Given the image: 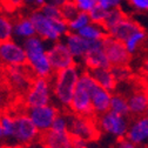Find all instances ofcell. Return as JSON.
<instances>
[{
	"mask_svg": "<svg viewBox=\"0 0 148 148\" xmlns=\"http://www.w3.org/2000/svg\"><path fill=\"white\" fill-rule=\"evenodd\" d=\"M122 3L123 0H98V6L102 8L103 11L108 12L115 8H122Z\"/></svg>",
	"mask_w": 148,
	"mask_h": 148,
	"instance_id": "d590c367",
	"label": "cell"
},
{
	"mask_svg": "<svg viewBox=\"0 0 148 148\" xmlns=\"http://www.w3.org/2000/svg\"><path fill=\"white\" fill-rule=\"evenodd\" d=\"M98 86L97 81L89 74L88 71L84 69L79 78L75 92L73 94L72 101L68 106V112L74 115L95 118L93 114L90 103V92Z\"/></svg>",
	"mask_w": 148,
	"mask_h": 148,
	"instance_id": "3957f363",
	"label": "cell"
},
{
	"mask_svg": "<svg viewBox=\"0 0 148 148\" xmlns=\"http://www.w3.org/2000/svg\"><path fill=\"white\" fill-rule=\"evenodd\" d=\"M45 16L51 18V19H60L61 18V12H60V7L57 5H53L51 3H45L42 5V7L39 10Z\"/></svg>",
	"mask_w": 148,
	"mask_h": 148,
	"instance_id": "1f68e13d",
	"label": "cell"
},
{
	"mask_svg": "<svg viewBox=\"0 0 148 148\" xmlns=\"http://www.w3.org/2000/svg\"><path fill=\"white\" fill-rule=\"evenodd\" d=\"M51 129L55 132H67L68 131V112L66 113L59 112V114L55 116L52 123Z\"/></svg>",
	"mask_w": 148,
	"mask_h": 148,
	"instance_id": "4dcf8cb0",
	"label": "cell"
},
{
	"mask_svg": "<svg viewBox=\"0 0 148 148\" xmlns=\"http://www.w3.org/2000/svg\"><path fill=\"white\" fill-rule=\"evenodd\" d=\"M3 148H24L19 145H3Z\"/></svg>",
	"mask_w": 148,
	"mask_h": 148,
	"instance_id": "ee69618b",
	"label": "cell"
},
{
	"mask_svg": "<svg viewBox=\"0 0 148 148\" xmlns=\"http://www.w3.org/2000/svg\"><path fill=\"white\" fill-rule=\"evenodd\" d=\"M109 110L115 114L129 118V108L127 103V98L126 95L121 93H112V98H110V103H109Z\"/></svg>",
	"mask_w": 148,
	"mask_h": 148,
	"instance_id": "d4e9b609",
	"label": "cell"
},
{
	"mask_svg": "<svg viewBox=\"0 0 148 148\" xmlns=\"http://www.w3.org/2000/svg\"><path fill=\"white\" fill-rule=\"evenodd\" d=\"M0 64L5 68L26 66V54L23 44L15 39L0 42Z\"/></svg>",
	"mask_w": 148,
	"mask_h": 148,
	"instance_id": "9c48e42d",
	"label": "cell"
},
{
	"mask_svg": "<svg viewBox=\"0 0 148 148\" xmlns=\"http://www.w3.org/2000/svg\"><path fill=\"white\" fill-rule=\"evenodd\" d=\"M5 82L8 87H11L14 92L20 94H25L28 89L32 79L34 78L32 73L26 66H18V67H6L4 68Z\"/></svg>",
	"mask_w": 148,
	"mask_h": 148,
	"instance_id": "7c38bea8",
	"label": "cell"
},
{
	"mask_svg": "<svg viewBox=\"0 0 148 148\" xmlns=\"http://www.w3.org/2000/svg\"><path fill=\"white\" fill-rule=\"evenodd\" d=\"M145 115H146V118L148 119V109H147V112H146V114H145Z\"/></svg>",
	"mask_w": 148,
	"mask_h": 148,
	"instance_id": "7dc6e473",
	"label": "cell"
},
{
	"mask_svg": "<svg viewBox=\"0 0 148 148\" xmlns=\"http://www.w3.org/2000/svg\"><path fill=\"white\" fill-rule=\"evenodd\" d=\"M0 68H1V64H0Z\"/></svg>",
	"mask_w": 148,
	"mask_h": 148,
	"instance_id": "f907efd6",
	"label": "cell"
},
{
	"mask_svg": "<svg viewBox=\"0 0 148 148\" xmlns=\"http://www.w3.org/2000/svg\"><path fill=\"white\" fill-rule=\"evenodd\" d=\"M24 103L26 108L40 107L52 103V84L47 78H33L28 89L25 92Z\"/></svg>",
	"mask_w": 148,
	"mask_h": 148,
	"instance_id": "5b68a950",
	"label": "cell"
},
{
	"mask_svg": "<svg viewBox=\"0 0 148 148\" xmlns=\"http://www.w3.org/2000/svg\"><path fill=\"white\" fill-rule=\"evenodd\" d=\"M59 112L60 110L58 106L53 103H48L40 107L27 108L26 110L28 118L31 119V121L33 122V125L39 131L40 134L49 131L55 116L59 114Z\"/></svg>",
	"mask_w": 148,
	"mask_h": 148,
	"instance_id": "30bf717a",
	"label": "cell"
},
{
	"mask_svg": "<svg viewBox=\"0 0 148 148\" xmlns=\"http://www.w3.org/2000/svg\"><path fill=\"white\" fill-rule=\"evenodd\" d=\"M127 3L136 12H148V0H127Z\"/></svg>",
	"mask_w": 148,
	"mask_h": 148,
	"instance_id": "74e56055",
	"label": "cell"
},
{
	"mask_svg": "<svg viewBox=\"0 0 148 148\" xmlns=\"http://www.w3.org/2000/svg\"><path fill=\"white\" fill-rule=\"evenodd\" d=\"M114 148H138L136 146H134L133 143H131L128 140H126L125 138L123 139H119L116 145L114 146Z\"/></svg>",
	"mask_w": 148,
	"mask_h": 148,
	"instance_id": "ab89813d",
	"label": "cell"
},
{
	"mask_svg": "<svg viewBox=\"0 0 148 148\" xmlns=\"http://www.w3.org/2000/svg\"><path fill=\"white\" fill-rule=\"evenodd\" d=\"M0 148H3V145L1 143H0Z\"/></svg>",
	"mask_w": 148,
	"mask_h": 148,
	"instance_id": "681fc988",
	"label": "cell"
},
{
	"mask_svg": "<svg viewBox=\"0 0 148 148\" xmlns=\"http://www.w3.org/2000/svg\"><path fill=\"white\" fill-rule=\"evenodd\" d=\"M28 16L33 23L35 35L39 36L46 42L53 44L64 39V36L68 33L67 21H65L62 18L60 19H51L45 16L39 10L31 11Z\"/></svg>",
	"mask_w": 148,
	"mask_h": 148,
	"instance_id": "277c9868",
	"label": "cell"
},
{
	"mask_svg": "<svg viewBox=\"0 0 148 148\" xmlns=\"http://www.w3.org/2000/svg\"><path fill=\"white\" fill-rule=\"evenodd\" d=\"M141 73H142V75L148 80V53L145 55V58L141 62Z\"/></svg>",
	"mask_w": 148,
	"mask_h": 148,
	"instance_id": "60d3db41",
	"label": "cell"
},
{
	"mask_svg": "<svg viewBox=\"0 0 148 148\" xmlns=\"http://www.w3.org/2000/svg\"><path fill=\"white\" fill-rule=\"evenodd\" d=\"M13 39V19L7 13H0V42Z\"/></svg>",
	"mask_w": 148,
	"mask_h": 148,
	"instance_id": "4316f807",
	"label": "cell"
},
{
	"mask_svg": "<svg viewBox=\"0 0 148 148\" xmlns=\"http://www.w3.org/2000/svg\"><path fill=\"white\" fill-rule=\"evenodd\" d=\"M126 15L127 14L125 13V11L122 8H115V10H112V11H108L106 13V18H105L103 24H102L106 32L108 29H110L112 27H114L118 23H120Z\"/></svg>",
	"mask_w": 148,
	"mask_h": 148,
	"instance_id": "f1b7e54d",
	"label": "cell"
},
{
	"mask_svg": "<svg viewBox=\"0 0 148 148\" xmlns=\"http://www.w3.org/2000/svg\"><path fill=\"white\" fill-rule=\"evenodd\" d=\"M21 44L26 54V67L29 69L32 75L34 78L51 79L54 72L47 57V42L35 35Z\"/></svg>",
	"mask_w": 148,
	"mask_h": 148,
	"instance_id": "7a4b0ae2",
	"label": "cell"
},
{
	"mask_svg": "<svg viewBox=\"0 0 148 148\" xmlns=\"http://www.w3.org/2000/svg\"><path fill=\"white\" fill-rule=\"evenodd\" d=\"M90 23L89 15L88 13H84V12H78L77 15L71 19L69 21H67V26H68V32L72 33H78L79 31H81L85 26H87Z\"/></svg>",
	"mask_w": 148,
	"mask_h": 148,
	"instance_id": "83f0119b",
	"label": "cell"
},
{
	"mask_svg": "<svg viewBox=\"0 0 148 148\" xmlns=\"http://www.w3.org/2000/svg\"><path fill=\"white\" fill-rule=\"evenodd\" d=\"M0 127L3 129L5 140H13L14 129H15L14 113L11 112L0 113Z\"/></svg>",
	"mask_w": 148,
	"mask_h": 148,
	"instance_id": "484cf974",
	"label": "cell"
},
{
	"mask_svg": "<svg viewBox=\"0 0 148 148\" xmlns=\"http://www.w3.org/2000/svg\"><path fill=\"white\" fill-rule=\"evenodd\" d=\"M47 148H73L72 145V135L67 132H55L47 131L42 133L39 139Z\"/></svg>",
	"mask_w": 148,
	"mask_h": 148,
	"instance_id": "d6986e66",
	"label": "cell"
},
{
	"mask_svg": "<svg viewBox=\"0 0 148 148\" xmlns=\"http://www.w3.org/2000/svg\"><path fill=\"white\" fill-rule=\"evenodd\" d=\"M72 145H73V148H85L86 146H88V142L85 141L84 139L72 136Z\"/></svg>",
	"mask_w": 148,
	"mask_h": 148,
	"instance_id": "f35d334b",
	"label": "cell"
},
{
	"mask_svg": "<svg viewBox=\"0 0 148 148\" xmlns=\"http://www.w3.org/2000/svg\"><path fill=\"white\" fill-rule=\"evenodd\" d=\"M102 47H103V52L106 54V57L110 64V67L127 66L131 62L132 55L127 52L122 41L107 35L102 39Z\"/></svg>",
	"mask_w": 148,
	"mask_h": 148,
	"instance_id": "8fae6325",
	"label": "cell"
},
{
	"mask_svg": "<svg viewBox=\"0 0 148 148\" xmlns=\"http://www.w3.org/2000/svg\"><path fill=\"white\" fill-rule=\"evenodd\" d=\"M147 40H148V33L140 26L125 39L123 45L129 54L134 55L140 51V48L146 44Z\"/></svg>",
	"mask_w": 148,
	"mask_h": 148,
	"instance_id": "603a6c76",
	"label": "cell"
},
{
	"mask_svg": "<svg viewBox=\"0 0 148 148\" xmlns=\"http://www.w3.org/2000/svg\"><path fill=\"white\" fill-rule=\"evenodd\" d=\"M62 41L65 42L71 55L78 64L81 62L82 59L85 58V55L89 51L90 42H92V41H87L86 39H84L78 33H72V32H68L64 36Z\"/></svg>",
	"mask_w": 148,
	"mask_h": 148,
	"instance_id": "2e32d148",
	"label": "cell"
},
{
	"mask_svg": "<svg viewBox=\"0 0 148 148\" xmlns=\"http://www.w3.org/2000/svg\"><path fill=\"white\" fill-rule=\"evenodd\" d=\"M95 121H97V126L99 128L100 133H105L108 135H112L114 138L119 139H123L126 136L127 129H128V125H129V120L126 116L115 114L113 112H108L95 116Z\"/></svg>",
	"mask_w": 148,
	"mask_h": 148,
	"instance_id": "52a82bcc",
	"label": "cell"
},
{
	"mask_svg": "<svg viewBox=\"0 0 148 148\" xmlns=\"http://www.w3.org/2000/svg\"><path fill=\"white\" fill-rule=\"evenodd\" d=\"M24 148H47L40 140H38V141H35V142H33L32 145H29V146H27V147H24Z\"/></svg>",
	"mask_w": 148,
	"mask_h": 148,
	"instance_id": "b9f144b4",
	"label": "cell"
},
{
	"mask_svg": "<svg viewBox=\"0 0 148 148\" xmlns=\"http://www.w3.org/2000/svg\"><path fill=\"white\" fill-rule=\"evenodd\" d=\"M106 11H103L102 8H100L98 5L92 10L88 15H89V19H90V23H94V24H100L102 25L103 24V20L106 18Z\"/></svg>",
	"mask_w": 148,
	"mask_h": 148,
	"instance_id": "e575fe53",
	"label": "cell"
},
{
	"mask_svg": "<svg viewBox=\"0 0 148 148\" xmlns=\"http://www.w3.org/2000/svg\"><path fill=\"white\" fill-rule=\"evenodd\" d=\"M68 133L72 136L80 138L87 141H94L100 136V131L97 126L95 118L74 115L68 112Z\"/></svg>",
	"mask_w": 148,
	"mask_h": 148,
	"instance_id": "8992f818",
	"label": "cell"
},
{
	"mask_svg": "<svg viewBox=\"0 0 148 148\" xmlns=\"http://www.w3.org/2000/svg\"><path fill=\"white\" fill-rule=\"evenodd\" d=\"M88 72L101 88L108 92H112V93L116 89L118 82L110 68H97V69H92Z\"/></svg>",
	"mask_w": 148,
	"mask_h": 148,
	"instance_id": "7402d4cb",
	"label": "cell"
},
{
	"mask_svg": "<svg viewBox=\"0 0 148 148\" xmlns=\"http://www.w3.org/2000/svg\"><path fill=\"white\" fill-rule=\"evenodd\" d=\"M126 98H127V103L129 108V115L135 118V116H142L146 114L148 109V100L146 97L145 88L134 89Z\"/></svg>",
	"mask_w": 148,
	"mask_h": 148,
	"instance_id": "e0dca14e",
	"label": "cell"
},
{
	"mask_svg": "<svg viewBox=\"0 0 148 148\" xmlns=\"http://www.w3.org/2000/svg\"><path fill=\"white\" fill-rule=\"evenodd\" d=\"M72 3L74 4V6L77 7L79 12L89 13L97 6L98 0H72Z\"/></svg>",
	"mask_w": 148,
	"mask_h": 148,
	"instance_id": "836d02e7",
	"label": "cell"
},
{
	"mask_svg": "<svg viewBox=\"0 0 148 148\" xmlns=\"http://www.w3.org/2000/svg\"><path fill=\"white\" fill-rule=\"evenodd\" d=\"M14 119H15V129H14L13 140L15 145L27 147L40 139L41 134L35 128V126L33 125L26 112L25 113L19 112L14 114Z\"/></svg>",
	"mask_w": 148,
	"mask_h": 148,
	"instance_id": "ba28073f",
	"label": "cell"
},
{
	"mask_svg": "<svg viewBox=\"0 0 148 148\" xmlns=\"http://www.w3.org/2000/svg\"><path fill=\"white\" fill-rule=\"evenodd\" d=\"M47 57L54 73L78 64L71 55L68 48L62 40L53 42L47 47Z\"/></svg>",
	"mask_w": 148,
	"mask_h": 148,
	"instance_id": "4fadbf2b",
	"label": "cell"
},
{
	"mask_svg": "<svg viewBox=\"0 0 148 148\" xmlns=\"http://www.w3.org/2000/svg\"><path fill=\"white\" fill-rule=\"evenodd\" d=\"M112 92L101 88L99 85L90 92V103L94 116H99L109 110Z\"/></svg>",
	"mask_w": 148,
	"mask_h": 148,
	"instance_id": "ac0fdd59",
	"label": "cell"
},
{
	"mask_svg": "<svg viewBox=\"0 0 148 148\" xmlns=\"http://www.w3.org/2000/svg\"><path fill=\"white\" fill-rule=\"evenodd\" d=\"M82 71L80 64H75L68 68L55 72L52 75V94L57 103L62 108H68Z\"/></svg>",
	"mask_w": 148,
	"mask_h": 148,
	"instance_id": "6da1fadb",
	"label": "cell"
},
{
	"mask_svg": "<svg viewBox=\"0 0 148 148\" xmlns=\"http://www.w3.org/2000/svg\"><path fill=\"white\" fill-rule=\"evenodd\" d=\"M78 34L87 41H101L105 36H107V32L105 27L100 24H94V23H89L81 31H79Z\"/></svg>",
	"mask_w": 148,
	"mask_h": 148,
	"instance_id": "cb8c5ba5",
	"label": "cell"
},
{
	"mask_svg": "<svg viewBox=\"0 0 148 148\" xmlns=\"http://www.w3.org/2000/svg\"><path fill=\"white\" fill-rule=\"evenodd\" d=\"M145 92H146V97H147V100H148V86L145 88Z\"/></svg>",
	"mask_w": 148,
	"mask_h": 148,
	"instance_id": "bcb514c9",
	"label": "cell"
},
{
	"mask_svg": "<svg viewBox=\"0 0 148 148\" xmlns=\"http://www.w3.org/2000/svg\"><path fill=\"white\" fill-rule=\"evenodd\" d=\"M139 27H140V25L134 19H132L131 16L126 15L120 23H118L114 27H112L110 29L107 31V35L123 42L127 36L131 33H133Z\"/></svg>",
	"mask_w": 148,
	"mask_h": 148,
	"instance_id": "44dd1931",
	"label": "cell"
},
{
	"mask_svg": "<svg viewBox=\"0 0 148 148\" xmlns=\"http://www.w3.org/2000/svg\"><path fill=\"white\" fill-rule=\"evenodd\" d=\"M86 71H92L97 68H110V64L106 57L101 41H92L89 51L81 61Z\"/></svg>",
	"mask_w": 148,
	"mask_h": 148,
	"instance_id": "9a60e30c",
	"label": "cell"
},
{
	"mask_svg": "<svg viewBox=\"0 0 148 148\" xmlns=\"http://www.w3.org/2000/svg\"><path fill=\"white\" fill-rule=\"evenodd\" d=\"M60 12H61V18L65 21H69L71 19H73L74 16L77 15V13L79 12L77 10V7L74 6V4L72 3V0L66 1L62 6H60Z\"/></svg>",
	"mask_w": 148,
	"mask_h": 148,
	"instance_id": "d6a6232c",
	"label": "cell"
},
{
	"mask_svg": "<svg viewBox=\"0 0 148 148\" xmlns=\"http://www.w3.org/2000/svg\"><path fill=\"white\" fill-rule=\"evenodd\" d=\"M47 3H51V4H53V5H57V6H62L66 1H68V0H46Z\"/></svg>",
	"mask_w": 148,
	"mask_h": 148,
	"instance_id": "7bdbcfd3",
	"label": "cell"
},
{
	"mask_svg": "<svg viewBox=\"0 0 148 148\" xmlns=\"http://www.w3.org/2000/svg\"><path fill=\"white\" fill-rule=\"evenodd\" d=\"M32 36H35V29L31 18L27 15H20L13 20V39L16 41H25Z\"/></svg>",
	"mask_w": 148,
	"mask_h": 148,
	"instance_id": "ffe728a7",
	"label": "cell"
},
{
	"mask_svg": "<svg viewBox=\"0 0 148 148\" xmlns=\"http://www.w3.org/2000/svg\"><path fill=\"white\" fill-rule=\"evenodd\" d=\"M4 140H5V136H4V133H3V129H1V127H0V142L4 141Z\"/></svg>",
	"mask_w": 148,
	"mask_h": 148,
	"instance_id": "f6af8a7d",
	"label": "cell"
},
{
	"mask_svg": "<svg viewBox=\"0 0 148 148\" xmlns=\"http://www.w3.org/2000/svg\"><path fill=\"white\" fill-rule=\"evenodd\" d=\"M113 72V75L116 80V82H126L132 78V71L131 68L127 66H115V67H110Z\"/></svg>",
	"mask_w": 148,
	"mask_h": 148,
	"instance_id": "f546056e",
	"label": "cell"
},
{
	"mask_svg": "<svg viewBox=\"0 0 148 148\" xmlns=\"http://www.w3.org/2000/svg\"><path fill=\"white\" fill-rule=\"evenodd\" d=\"M125 139L136 147L148 145V119L146 115L135 116L129 121Z\"/></svg>",
	"mask_w": 148,
	"mask_h": 148,
	"instance_id": "5bb4252c",
	"label": "cell"
},
{
	"mask_svg": "<svg viewBox=\"0 0 148 148\" xmlns=\"http://www.w3.org/2000/svg\"><path fill=\"white\" fill-rule=\"evenodd\" d=\"M45 3H46V0H20L21 7L29 10V12L35 11V10H40Z\"/></svg>",
	"mask_w": 148,
	"mask_h": 148,
	"instance_id": "8d00e7d4",
	"label": "cell"
},
{
	"mask_svg": "<svg viewBox=\"0 0 148 148\" xmlns=\"http://www.w3.org/2000/svg\"><path fill=\"white\" fill-rule=\"evenodd\" d=\"M85 148H93V147H90V146H86Z\"/></svg>",
	"mask_w": 148,
	"mask_h": 148,
	"instance_id": "c3c4849f",
	"label": "cell"
}]
</instances>
